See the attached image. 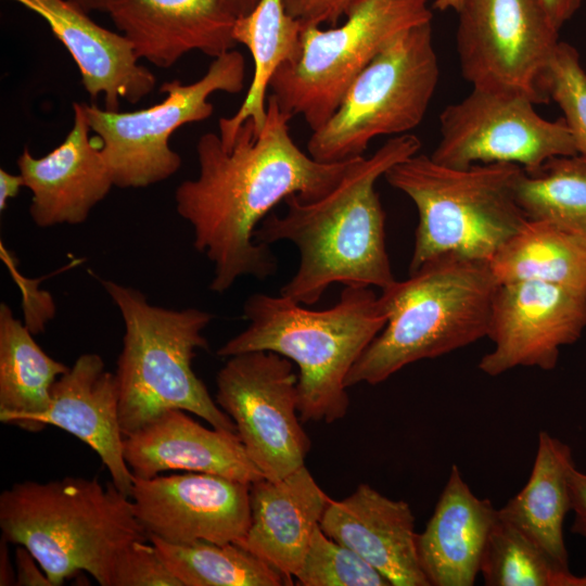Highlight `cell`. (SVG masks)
<instances>
[{
    "instance_id": "obj_16",
    "label": "cell",
    "mask_w": 586,
    "mask_h": 586,
    "mask_svg": "<svg viewBox=\"0 0 586 586\" xmlns=\"http://www.w3.org/2000/svg\"><path fill=\"white\" fill-rule=\"evenodd\" d=\"M73 127L60 145L41 157L24 149L17 158L24 187L31 192L30 218L41 228L85 222L114 187L84 104L73 103Z\"/></svg>"
},
{
    "instance_id": "obj_9",
    "label": "cell",
    "mask_w": 586,
    "mask_h": 586,
    "mask_svg": "<svg viewBox=\"0 0 586 586\" xmlns=\"http://www.w3.org/2000/svg\"><path fill=\"white\" fill-rule=\"evenodd\" d=\"M429 0H356L336 26L304 27L296 60L282 64L269 89L282 111L311 131L335 112L358 74L405 30L432 22Z\"/></svg>"
},
{
    "instance_id": "obj_29",
    "label": "cell",
    "mask_w": 586,
    "mask_h": 586,
    "mask_svg": "<svg viewBox=\"0 0 586 586\" xmlns=\"http://www.w3.org/2000/svg\"><path fill=\"white\" fill-rule=\"evenodd\" d=\"M517 200L527 219L586 238V163L579 156H559L534 171L523 169Z\"/></svg>"
},
{
    "instance_id": "obj_28",
    "label": "cell",
    "mask_w": 586,
    "mask_h": 586,
    "mask_svg": "<svg viewBox=\"0 0 586 586\" xmlns=\"http://www.w3.org/2000/svg\"><path fill=\"white\" fill-rule=\"evenodd\" d=\"M181 586H282L286 578L235 543L171 544L148 537Z\"/></svg>"
},
{
    "instance_id": "obj_22",
    "label": "cell",
    "mask_w": 586,
    "mask_h": 586,
    "mask_svg": "<svg viewBox=\"0 0 586 586\" xmlns=\"http://www.w3.org/2000/svg\"><path fill=\"white\" fill-rule=\"evenodd\" d=\"M331 498L303 464L286 476L250 484L251 522L238 543L293 584Z\"/></svg>"
},
{
    "instance_id": "obj_24",
    "label": "cell",
    "mask_w": 586,
    "mask_h": 586,
    "mask_svg": "<svg viewBox=\"0 0 586 586\" xmlns=\"http://www.w3.org/2000/svg\"><path fill=\"white\" fill-rule=\"evenodd\" d=\"M574 467L570 446L540 431L526 484L498 509L501 517L563 568H569L563 524L571 511L570 475Z\"/></svg>"
},
{
    "instance_id": "obj_10",
    "label": "cell",
    "mask_w": 586,
    "mask_h": 586,
    "mask_svg": "<svg viewBox=\"0 0 586 586\" xmlns=\"http://www.w3.org/2000/svg\"><path fill=\"white\" fill-rule=\"evenodd\" d=\"M244 81L245 60L233 49L215 58L196 81L164 82L160 90L166 97L152 106L119 112L82 103L114 186L145 188L175 175L181 157L169 145L171 135L186 124L209 118L214 105L208 98L218 91L239 93Z\"/></svg>"
},
{
    "instance_id": "obj_31",
    "label": "cell",
    "mask_w": 586,
    "mask_h": 586,
    "mask_svg": "<svg viewBox=\"0 0 586 586\" xmlns=\"http://www.w3.org/2000/svg\"><path fill=\"white\" fill-rule=\"evenodd\" d=\"M302 586H391L390 582L351 548L317 526L295 576Z\"/></svg>"
},
{
    "instance_id": "obj_6",
    "label": "cell",
    "mask_w": 586,
    "mask_h": 586,
    "mask_svg": "<svg viewBox=\"0 0 586 586\" xmlns=\"http://www.w3.org/2000/svg\"><path fill=\"white\" fill-rule=\"evenodd\" d=\"M100 282L118 307L125 327L114 373L124 435L169 409L191 412L213 428L237 433L232 419L192 369L195 352L207 348L203 331L212 314L152 305L135 288L112 280Z\"/></svg>"
},
{
    "instance_id": "obj_33",
    "label": "cell",
    "mask_w": 586,
    "mask_h": 586,
    "mask_svg": "<svg viewBox=\"0 0 586 586\" xmlns=\"http://www.w3.org/2000/svg\"><path fill=\"white\" fill-rule=\"evenodd\" d=\"M110 586H181L153 543L137 539L117 556Z\"/></svg>"
},
{
    "instance_id": "obj_14",
    "label": "cell",
    "mask_w": 586,
    "mask_h": 586,
    "mask_svg": "<svg viewBox=\"0 0 586 586\" xmlns=\"http://www.w3.org/2000/svg\"><path fill=\"white\" fill-rule=\"evenodd\" d=\"M585 330V296L539 281L499 283L487 334L494 347L477 367L489 377L517 367L552 370L561 348Z\"/></svg>"
},
{
    "instance_id": "obj_34",
    "label": "cell",
    "mask_w": 586,
    "mask_h": 586,
    "mask_svg": "<svg viewBox=\"0 0 586 586\" xmlns=\"http://www.w3.org/2000/svg\"><path fill=\"white\" fill-rule=\"evenodd\" d=\"M356 0H283L290 15L305 26H336Z\"/></svg>"
},
{
    "instance_id": "obj_13",
    "label": "cell",
    "mask_w": 586,
    "mask_h": 586,
    "mask_svg": "<svg viewBox=\"0 0 586 586\" xmlns=\"http://www.w3.org/2000/svg\"><path fill=\"white\" fill-rule=\"evenodd\" d=\"M216 383L217 405L232 419L246 454L266 479L280 480L305 464L310 440L301 424L291 360L268 351L233 355Z\"/></svg>"
},
{
    "instance_id": "obj_15",
    "label": "cell",
    "mask_w": 586,
    "mask_h": 586,
    "mask_svg": "<svg viewBox=\"0 0 586 586\" xmlns=\"http://www.w3.org/2000/svg\"><path fill=\"white\" fill-rule=\"evenodd\" d=\"M130 498L148 537L171 544H238L251 522L250 484L216 474L133 476Z\"/></svg>"
},
{
    "instance_id": "obj_11",
    "label": "cell",
    "mask_w": 586,
    "mask_h": 586,
    "mask_svg": "<svg viewBox=\"0 0 586 586\" xmlns=\"http://www.w3.org/2000/svg\"><path fill=\"white\" fill-rule=\"evenodd\" d=\"M526 94L473 88L440 114V140L430 155L450 167L508 163L534 171L559 156L576 155L563 120H548Z\"/></svg>"
},
{
    "instance_id": "obj_21",
    "label": "cell",
    "mask_w": 586,
    "mask_h": 586,
    "mask_svg": "<svg viewBox=\"0 0 586 586\" xmlns=\"http://www.w3.org/2000/svg\"><path fill=\"white\" fill-rule=\"evenodd\" d=\"M133 476L150 479L169 470L209 473L247 484L265 476L235 432L200 424L181 409H169L124 438Z\"/></svg>"
},
{
    "instance_id": "obj_23",
    "label": "cell",
    "mask_w": 586,
    "mask_h": 586,
    "mask_svg": "<svg viewBox=\"0 0 586 586\" xmlns=\"http://www.w3.org/2000/svg\"><path fill=\"white\" fill-rule=\"evenodd\" d=\"M491 500L476 497L453 464L424 531L417 535L420 566L433 586H472L497 517Z\"/></svg>"
},
{
    "instance_id": "obj_8",
    "label": "cell",
    "mask_w": 586,
    "mask_h": 586,
    "mask_svg": "<svg viewBox=\"0 0 586 586\" xmlns=\"http://www.w3.org/2000/svg\"><path fill=\"white\" fill-rule=\"evenodd\" d=\"M440 77L432 22L396 37L353 80L332 116L314 130L308 154L335 163L364 156L379 136L408 133L424 118Z\"/></svg>"
},
{
    "instance_id": "obj_36",
    "label": "cell",
    "mask_w": 586,
    "mask_h": 586,
    "mask_svg": "<svg viewBox=\"0 0 586 586\" xmlns=\"http://www.w3.org/2000/svg\"><path fill=\"white\" fill-rule=\"evenodd\" d=\"M571 510L574 521L571 532L586 538V473L573 468L570 475Z\"/></svg>"
},
{
    "instance_id": "obj_20",
    "label": "cell",
    "mask_w": 586,
    "mask_h": 586,
    "mask_svg": "<svg viewBox=\"0 0 586 586\" xmlns=\"http://www.w3.org/2000/svg\"><path fill=\"white\" fill-rule=\"evenodd\" d=\"M319 525L380 572L391 586H430L420 566L415 515L408 502L359 484L346 498L331 499Z\"/></svg>"
},
{
    "instance_id": "obj_40",
    "label": "cell",
    "mask_w": 586,
    "mask_h": 586,
    "mask_svg": "<svg viewBox=\"0 0 586 586\" xmlns=\"http://www.w3.org/2000/svg\"><path fill=\"white\" fill-rule=\"evenodd\" d=\"M259 2V0H222L226 9L235 17L249 14Z\"/></svg>"
},
{
    "instance_id": "obj_18",
    "label": "cell",
    "mask_w": 586,
    "mask_h": 586,
    "mask_svg": "<svg viewBox=\"0 0 586 586\" xmlns=\"http://www.w3.org/2000/svg\"><path fill=\"white\" fill-rule=\"evenodd\" d=\"M106 12L138 59L161 68L193 50L215 59L238 44L222 0H111Z\"/></svg>"
},
{
    "instance_id": "obj_30",
    "label": "cell",
    "mask_w": 586,
    "mask_h": 586,
    "mask_svg": "<svg viewBox=\"0 0 586 586\" xmlns=\"http://www.w3.org/2000/svg\"><path fill=\"white\" fill-rule=\"evenodd\" d=\"M487 586H586V575L573 574L497 511L481 560Z\"/></svg>"
},
{
    "instance_id": "obj_35",
    "label": "cell",
    "mask_w": 586,
    "mask_h": 586,
    "mask_svg": "<svg viewBox=\"0 0 586 586\" xmlns=\"http://www.w3.org/2000/svg\"><path fill=\"white\" fill-rule=\"evenodd\" d=\"M14 565L17 586H53L38 561L27 548L16 545Z\"/></svg>"
},
{
    "instance_id": "obj_2",
    "label": "cell",
    "mask_w": 586,
    "mask_h": 586,
    "mask_svg": "<svg viewBox=\"0 0 586 586\" xmlns=\"http://www.w3.org/2000/svg\"><path fill=\"white\" fill-rule=\"evenodd\" d=\"M420 148V139L411 133L394 136L371 156L358 157L327 194L311 201L292 194L284 200L283 216L268 214L263 219L256 242L290 241L300 253L298 267L280 289L281 295L314 305L333 283L383 290L396 280L375 182Z\"/></svg>"
},
{
    "instance_id": "obj_25",
    "label": "cell",
    "mask_w": 586,
    "mask_h": 586,
    "mask_svg": "<svg viewBox=\"0 0 586 586\" xmlns=\"http://www.w3.org/2000/svg\"><path fill=\"white\" fill-rule=\"evenodd\" d=\"M305 25L290 15L283 0H259L246 15L235 18L233 37L252 55L254 71L246 95L230 117L218 120L222 144L231 145L238 128L252 119L260 131L267 115V90L276 71L301 52Z\"/></svg>"
},
{
    "instance_id": "obj_27",
    "label": "cell",
    "mask_w": 586,
    "mask_h": 586,
    "mask_svg": "<svg viewBox=\"0 0 586 586\" xmlns=\"http://www.w3.org/2000/svg\"><path fill=\"white\" fill-rule=\"evenodd\" d=\"M69 367L46 354L11 308L0 305V420L25 428L50 405L58 379Z\"/></svg>"
},
{
    "instance_id": "obj_42",
    "label": "cell",
    "mask_w": 586,
    "mask_h": 586,
    "mask_svg": "<svg viewBox=\"0 0 586 586\" xmlns=\"http://www.w3.org/2000/svg\"><path fill=\"white\" fill-rule=\"evenodd\" d=\"M463 0H434L432 10L440 12L454 11L457 12L461 7Z\"/></svg>"
},
{
    "instance_id": "obj_5",
    "label": "cell",
    "mask_w": 586,
    "mask_h": 586,
    "mask_svg": "<svg viewBox=\"0 0 586 586\" xmlns=\"http://www.w3.org/2000/svg\"><path fill=\"white\" fill-rule=\"evenodd\" d=\"M499 282L488 262L441 256L380 296L387 321L349 370L347 387L375 385L404 367L487 337Z\"/></svg>"
},
{
    "instance_id": "obj_38",
    "label": "cell",
    "mask_w": 586,
    "mask_h": 586,
    "mask_svg": "<svg viewBox=\"0 0 586 586\" xmlns=\"http://www.w3.org/2000/svg\"><path fill=\"white\" fill-rule=\"evenodd\" d=\"M24 187L23 178L20 174H10L5 169H0V211L3 212L10 199L15 198L21 188Z\"/></svg>"
},
{
    "instance_id": "obj_39",
    "label": "cell",
    "mask_w": 586,
    "mask_h": 586,
    "mask_svg": "<svg viewBox=\"0 0 586 586\" xmlns=\"http://www.w3.org/2000/svg\"><path fill=\"white\" fill-rule=\"evenodd\" d=\"M9 542L1 537L0 540V585L10 586L16 584V572L10 558Z\"/></svg>"
},
{
    "instance_id": "obj_37",
    "label": "cell",
    "mask_w": 586,
    "mask_h": 586,
    "mask_svg": "<svg viewBox=\"0 0 586 586\" xmlns=\"http://www.w3.org/2000/svg\"><path fill=\"white\" fill-rule=\"evenodd\" d=\"M553 25L561 27L577 12L584 0H542Z\"/></svg>"
},
{
    "instance_id": "obj_3",
    "label": "cell",
    "mask_w": 586,
    "mask_h": 586,
    "mask_svg": "<svg viewBox=\"0 0 586 586\" xmlns=\"http://www.w3.org/2000/svg\"><path fill=\"white\" fill-rule=\"evenodd\" d=\"M243 315L249 326L217 354L228 358L268 351L294 362L302 422L332 423L345 417L346 377L387 321L380 296L356 286H345L339 302L323 310L307 309L281 294L255 293L245 301Z\"/></svg>"
},
{
    "instance_id": "obj_4",
    "label": "cell",
    "mask_w": 586,
    "mask_h": 586,
    "mask_svg": "<svg viewBox=\"0 0 586 586\" xmlns=\"http://www.w3.org/2000/svg\"><path fill=\"white\" fill-rule=\"evenodd\" d=\"M0 528L10 544L29 550L53 586L81 572L110 586L120 551L148 537L130 496L112 481L81 476L24 481L4 489Z\"/></svg>"
},
{
    "instance_id": "obj_12",
    "label": "cell",
    "mask_w": 586,
    "mask_h": 586,
    "mask_svg": "<svg viewBox=\"0 0 586 586\" xmlns=\"http://www.w3.org/2000/svg\"><path fill=\"white\" fill-rule=\"evenodd\" d=\"M456 13L460 69L473 88L549 100L544 82L560 40L542 0H463Z\"/></svg>"
},
{
    "instance_id": "obj_7",
    "label": "cell",
    "mask_w": 586,
    "mask_h": 586,
    "mask_svg": "<svg viewBox=\"0 0 586 586\" xmlns=\"http://www.w3.org/2000/svg\"><path fill=\"white\" fill-rule=\"evenodd\" d=\"M522 171L508 163L450 167L419 153L392 166L383 177L419 215L409 272L441 256L489 262L527 220L517 200Z\"/></svg>"
},
{
    "instance_id": "obj_1",
    "label": "cell",
    "mask_w": 586,
    "mask_h": 586,
    "mask_svg": "<svg viewBox=\"0 0 586 586\" xmlns=\"http://www.w3.org/2000/svg\"><path fill=\"white\" fill-rule=\"evenodd\" d=\"M291 118L269 94L260 131L247 119L228 148L214 132L198 140L199 176L177 187L175 202L192 227L194 249L214 266L213 292H226L244 276H272L278 264L270 245L254 238L259 222L292 194L304 201L327 194L358 158L316 161L290 136Z\"/></svg>"
},
{
    "instance_id": "obj_19",
    "label": "cell",
    "mask_w": 586,
    "mask_h": 586,
    "mask_svg": "<svg viewBox=\"0 0 586 586\" xmlns=\"http://www.w3.org/2000/svg\"><path fill=\"white\" fill-rule=\"evenodd\" d=\"M42 17L76 63L90 98L104 97L105 109L120 100L136 104L154 90L156 78L139 63L131 42L109 30L71 0H10Z\"/></svg>"
},
{
    "instance_id": "obj_26",
    "label": "cell",
    "mask_w": 586,
    "mask_h": 586,
    "mask_svg": "<svg viewBox=\"0 0 586 586\" xmlns=\"http://www.w3.org/2000/svg\"><path fill=\"white\" fill-rule=\"evenodd\" d=\"M499 283L539 281L586 297V238L527 219L488 262Z\"/></svg>"
},
{
    "instance_id": "obj_17",
    "label": "cell",
    "mask_w": 586,
    "mask_h": 586,
    "mask_svg": "<svg viewBox=\"0 0 586 586\" xmlns=\"http://www.w3.org/2000/svg\"><path fill=\"white\" fill-rule=\"evenodd\" d=\"M53 425L76 436L98 454L112 482L130 496L133 474L124 457L115 374L94 353L80 355L54 383L47 410L30 417L25 430Z\"/></svg>"
},
{
    "instance_id": "obj_32",
    "label": "cell",
    "mask_w": 586,
    "mask_h": 586,
    "mask_svg": "<svg viewBox=\"0 0 586 586\" xmlns=\"http://www.w3.org/2000/svg\"><path fill=\"white\" fill-rule=\"evenodd\" d=\"M544 89L563 113L576 155L586 163V71L576 49L560 41L547 71Z\"/></svg>"
},
{
    "instance_id": "obj_41",
    "label": "cell",
    "mask_w": 586,
    "mask_h": 586,
    "mask_svg": "<svg viewBox=\"0 0 586 586\" xmlns=\"http://www.w3.org/2000/svg\"><path fill=\"white\" fill-rule=\"evenodd\" d=\"M71 1L75 2L87 12L92 11V10L106 12L107 7L111 2V0H71Z\"/></svg>"
}]
</instances>
